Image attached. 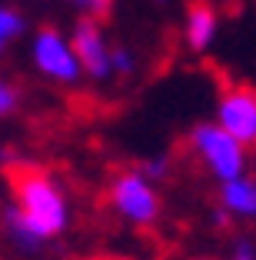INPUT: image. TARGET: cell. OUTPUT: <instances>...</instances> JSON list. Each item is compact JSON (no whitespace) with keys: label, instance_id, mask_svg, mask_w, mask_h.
I'll list each match as a JSON object with an SVG mask.
<instances>
[{"label":"cell","instance_id":"cell-15","mask_svg":"<svg viewBox=\"0 0 256 260\" xmlns=\"http://www.w3.org/2000/svg\"><path fill=\"white\" fill-rule=\"evenodd\" d=\"M83 14L93 17V20H106L113 14V0H87V10Z\"/></svg>","mask_w":256,"mask_h":260},{"label":"cell","instance_id":"cell-6","mask_svg":"<svg viewBox=\"0 0 256 260\" xmlns=\"http://www.w3.org/2000/svg\"><path fill=\"white\" fill-rule=\"evenodd\" d=\"M70 44H74L77 57H80V67H83V77H90V80H106L113 74V47L106 44V34L100 27V20L83 14L80 20L74 23V30H70Z\"/></svg>","mask_w":256,"mask_h":260},{"label":"cell","instance_id":"cell-2","mask_svg":"<svg viewBox=\"0 0 256 260\" xmlns=\"http://www.w3.org/2000/svg\"><path fill=\"white\" fill-rule=\"evenodd\" d=\"M190 150L203 170L216 180L220 187L230 184V180H240L246 177V167H249V157H246V147L233 137V134H226L216 120H203L196 123L190 130Z\"/></svg>","mask_w":256,"mask_h":260},{"label":"cell","instance_id":"cell-10","mask_svg":"<svg viewBox=\"0 0 256 260\" xmlns=\"http://www.w3.org/2000/svg\"><path fill=\"white\" fill-rule=\"evenodd\" d=\"M23 30H27V20H23L20 10L0 4V57H4V50H7L17 37H23Z\"/></svg>","mask_w":256,"mask_h":260},{"label":"cell","instance_id":"cell-11","mask_svg":"<svg viewBox=\"0 0 256 260\" xmlns=\"http://www.w3.org/2000/svg\"><path fill=\"white\" fill-rule=\"evenodd\" d=\"M136 170L150 180V184H163L166 177H170V157H160V153H153V157H143V160L136 164Z\"/></svg>","mask_w":256,"mask_h":260},{"label":"cell","instance_id":"cell-19","mask_svg":"<svg viewBox=\"0 0 256 260\" xmlns=\"http://www.w3.org/2000/svg\"><path fill=\"white\" fill-rule=\"evenodd\" d=\"M190 260H220V257H190Z\"/></svg>","mask_w":256,"mask_h":260},{"label":"cell","instance_id":"cell-20","mask_svg":"<svg viewBox=\"0 0 256 260\" xmlns=\"http://www.w3.org/2000/svg\"><path fill=\"white\" fill-rule=\"evenodd\" d=\"M220 4H240V0H220Z\"/></svg>","mask_w":256,"mask_h":260},{"label":"cell","instance_id":"cell-16","mask_svg":"<svg viewBox=\"0 0 256 260\" xmlns=\"http://www.w3.org/2000/svg\"><path fill=\"white\" fill-rule=\"evenodd\" d=\"M233 220H236V217L230 214V210H223V207H220V210H213V227L230 230V227H233Z\"/></svg>","mask_w":256,"mask_h":260},{"label":"cell","instance_id":"cell-3","mask_svg":"<svg viewBox=\"0 0 256 260\" xmlns=\"http://www.w3.org/2000/svg\"><path fill=\"white\" fill-rule=\"evenodd\" d=\"M110 207H113V214L120 217V220H127L130 227H153L160 220V210H163L157 184H150L136 167L113 174Z\"/></svg>","mask_w":256,"mask_h":260},{"label":"cell","instance_id":"cell-17","mask_svg":"<svg viewBox=\"0 0 256 260\" xmlns=\"http://www.w3.org/2000/svg\"><path fill=\"white\" fill-rule=\"evenodd\" d=\"M67 4H74V7H83V10H87V0H67Z\"/></svg>","mask_w":256,"mask_h":260},{"label":"cell","instance_id":"cell-5","mask_svg":"<svg viewBox=\"0 0 256 260\" xmlns=\"http://www.w3.org/2000/svg\"><path fill=\"white\" fill-rule=\"evenodd\" d=\"M213 120L233 134L243 147L256 144V87L249 84H230L223 87L216 100V117Z\"/></svg>","mask_w":256,"mask_h":260},{"label":"cell","instance_id":"cell-18","mask_svg":"<svg viewBox=\"0 0 256 260\" xmlns=\"http://www.w3.org/2000/svg\"><path fill=\"white\" fill-rule=\"evenodd\" d=\"M103 260H133V257H103Z\"/></svg>","mask_w":256,"mask_h":260},{"label":"cell","instance_id":"cell-13","mask_svg":"<svg viewBox=\"0 0 256 260\" xmlns=\"http://www.w3.org/2000/svg\"><path fill=\"white\" fill-rule=\"evenodd\" d=\"M17 104H20V93H17V87L10 84V80H7L4 74H0V120L14 114Z\"/></svg>","mask_w":256,"mask_h":260},{"label":"cell","instance_id":"cell-14","mask_svg":"<svg viewBox=\"0 0 256 260\" xmlns=\"http://www.w3.org/2000/svg\"><path fill=\"white\" fill-rule=\"evenodd\" d=\"M230 260H256V244L249 237H236L233 250H230Z\"/></svg>","mask_w":256,"mask_h":260},{"label":"cell","instance_id":"cell-9","mask_svg":"<svg viewBox=\"0 0 256 260\" xmlns=\"http://www.w3.org/2000/svg\"><path fill=\"white\" fill-rule=\"evenodd\" d=\"M4 230H7L10 244H14L17 250H23V253H37L40 247H44V244H40V237L27 227V220L20 217V210H17L14 204L4 210Z\"/></svg>","mask_w":256,"mask_h":260},{"label":"cell","instance_id":"cell-8","mask_svg":"<svg viewBox=\"0 0 256 260\" xmlns=\"http://www.w3.org/2000/svg\"><path fill=\"white\" fill-rule=\"evenodd\" d=\"M220 207L230 210L233 217L243 220H256V177H240L220 187Z\"/></svg>","mask_w":256,"mask_h":260},{"label":"cell","instance_id":"cell-12","mask_svg":"<svg viewBox=\"0 0 256 260\" xmlns=\"http://www.w3.org/2000/svg\"><path fill=\"white\" fill-rule=\"evenodd\" d=\"M110 63H113V77H133L136 74V54L130 50V47H123V44H117L113 47V57H110Z\"/></svg>","mask_w":256,"mask_h":260},{"label":"cell","instance_id":"cell-4","mask_svg":"<svg viewBox=\"0 0 256 260\" xmlns=\"http://www.w3.org/2000/svg\"><path fill=\"white\" fill-rule=\"evenodd\" d=\"M30 60L47 80H53V84L70 87L83 77V67H80V57H77L74 44H70V37L60 34L57 27H40L30 37Z\"/></svg>","mask_w":256,"mask_h":260},{"label":"cell","instance_id":"cell-7","mask_svg":"<svg viewBox=\"0 0 256 260\" xmlns=\"http://www.w3.org/2000/svg\"><path fill=\"white\" fill-rule=\"evenodd\" d=\"M220 17L213 0H190L187 14H183V44L190 54H206L216 40Z\"/></svg>","mask_w":256,"mask_h":260},{"label":"cell","instance_id":"cell-1","mask_svg":"<svg viewBox=\"0 0 256 260\" xmlns=\"http://www.w3.org/2000/svg\"><path fill=\"white\" fill-rule=\"evenodd\" d=\"M14 207L27 220V227L40 237V244H50L70 227V200L63 193L60 180L47 170L30 167V164H14L7 170Z\"/></svg>","mask_w":256,"mask_h":260},{"label":"cell","instance_id":"cell-21","mask_svg":"<svg viewBox=\"0 0 256 260\" xmlns=\"http://www.w3.org/2000/svg\"><path fill=\"white\" fill-rule=\"evenodd\" d=\"M157 4H166V0H157Z\"/></svg>","mask_w":256,"mask_h":260}]
</instances>
